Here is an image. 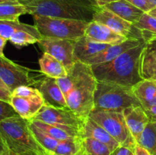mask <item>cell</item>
I'll list each match as a JSON object with an SVG mask.
<instances>
[{
	"mask_svg": "<svg viewBox=\"0 0 156 155\" xmlns=\"http://www.w3.org/2000/svg\"><path fill=\"white\" fill-rule=\"evenodd\" d=\"M144 46L145 41L111 62L91 66L96 80L129 87L143 80L140 74V59Z\"/></svg>",
	"mask_w": 156,
	"mask_h": 155,
	"instance_id": "obj_1",
	"label": "cell"
},
{
	"mask_svg": "<svg viewBox=\"0 0 156 155\" xmlns=\"http://www.w3.org/2000/svg\"><path fill=\"white\" fill-rule=\"evenodd\" d=\"M27 14L77 20L90 23L98 9L94 0H31L26 3Z\"/></svg>",
	"mask_w": 156,
	"mask_h": 155,
	"instance_id": "obj_2",
	"label": "cell"
},
{
	"mask_svg": "<svg viewBox=\"0 0 156 155\" xmlns=\"http://www.w3.org/2000/svg\"><path fill=\"white\" fill-rule=\"evenodd\" d=\"M69 72L73 77V87L66 97L69 109L83 118H88L94 109L97 80L91 66L80 61H77Z\"/></svg>",
	"mask_w": 156,
	"mask_h": 155,
	"instance_id": "obj_3",
	"label": "cell"
},
{
	"mask_svg": "<svg viewBox=\"0 0 156 155\" xmlns=\"http://www.w3.org/2000/svg\"><path fill=\"white\" fill-rule=\"evenodd\" d=\"M0 135L13 155H50L35 139L28 121L19 115L0 121Z\"/></svg>",
	"mask_w": 156,
	"mask_h": 155,
	"instance_id": "obj_4",
	"label": "cell"
},
{
	"mask_svg": "<svg viewBox=\"0 0 156 155\" xmlns=\"http://www.w3.org/2000/svg\"><path fill=\"white\" fill-rule=\"evenodd\" d=\"M133 106H142L134 94L133 87L98 81L94 93V109L123 112Z\"/></svg>",
	"mask_w": 156,
	"mask_h": 155,
	"instance_id": "obj_5",
	"label": "cell"
},
{
	"mask_svg": "<svg viewBox=\"0 0 156 155\" xmlns=\"http://www.w3.org/2000/svg\"><path fill=\"white\" fill-rule=\"evenodd\" d=\"M34 25L42 37L66 39L76 41L83 36L88 22L77 20L33 15Z\"/></svg>",
	"mask_w": 156,
	"mask_h": 155,
	"instance_id": "obj_6",
	"label": "cell"
},
{
	"mask_svg": "<svg viewBox=\"0 0 156 155\" xmlns=\"http://www.w3.org/2000/svg\"><path fill=\"white\" fill-rule=\"evenodd\" d=\"M88 117L104 128L120 145L133 150L137 143L129 132L123 112L94 109Z\"/></svg>",
	"mask_w": 156,
	"mask_h": 155,
	"instance_id": "obj_7",
	"label": "cell"
},
{
	"mask_svg": "<svg viewBox=\"0 0 156 155\" xmlns=\"http://www.w3.org/2000/svg\"><path fill=\"white\" fill-rule=\"evenodd\" d=\"M87 118H83L69 109H60L44 105L35 120L44 122L61 128L76 138H82V132Z\"/></svg>",
	"mask_w": 156,
	"mask_h": 155,
	"instance_id": "obj_8",
	"label": "cell"
},
{
	"mask_svg": "<svg viewBox=\"0 0 156 155\" xmlns=\"http://www.w3.org/2000/svg\"><path fill=\"white\" fill-rule=\"evenodd\" d=\"M44 53L62 62L67 73L73 68L77 59L74 55L75 41L66 39L43 37L37 43Z\"/></svg>",
	"mask_w": 156,
	"mask_h": 155,
	"instance_id": "obj_9",
	"label": "cell"
},
{
	"mask_svg": "<svg viewBox=\"0 0 156 155\" xmlns=\"http://www.w3.org/2000/svg\"><path fill=\"white\" fill-rule=\"evenodd\" d=\"M30 69L18 65L5 56H0V79L11 92L19 86H34Z\"/></svg>",
	"mask_w": 156,
	"mask_h": 155,
	"instance_id": "obj_10",
	"label": "cell"
},
{
	"mask_svg": "<svg viewBox=\"0 0 156 155\" xmlns=\"http://www.w3.org/2000/svg\"><path fill=\"white\" fill-rule=\"evenodd\" d=\"M93 21L107 26L114 32L126 36L128 39H143L141 30L105 7H100L97 9L93 16Z\"/></svg>",
	"mask_w": 156,
	"mask_h": 155,
	"instance_id": "obj_11",
	"label": "cell"
},
{
	"mask_svg": "<svg viewBox=\"0 0 156 155\" xmlns=\"http://www.w3.org/2000/svg\"><path fill=\"white\" fill-rule=\"evenodd\" d=\"M142 33L145 46L140 59V74L142 79L156 83V34Z\"/></svg>",
	"mask_w": 156,
	"mask_h": 155,
	"instance_id": "obj_12",
	"label": "cell"
},
{
	"mask_svg": "<svg viewBox=\"0 0 156 155\" xmlns=\"http://www.w3.org/2000/svg\"><path fill=\"white\" fill-rule=\"evenodd\" d=\"M34 87L39 90L45 105L60 109H69L65 96L57 84L56 79L47 77L36 81Z\"/></svg>",
	"mask_w": 156,
	"mask_h": 155,
	"instance_id": "obj_13",
	"label": "cell"
},
{
	"mask_svg": "<svg viewBox=\"0 0 156 155\" xmlns=\"http://www.w3.org/2000/svg\"><path fill=\"white\" fill-rule=\"evenodd\" d=\"M129 132L138 143L143 131L150 122L146 109L142 106H133L123 111Z\"/></svg>",
	"mask_w": 156,
	"mask_h": 155,
	"instance_id": "obj_14",
	"label": "cell"
},
{
	"mask_svg": "<svg viewBox=\"0 0 156 155\" xmlns=\"http://www.w3.org/2000/svg\"><path fill=\"white\" fill-rule=\"evenodd\" d=\"M144 41V39L129 38V39H127L123 43H122L110 46L108 48L105 49V50L98 53L97 55L94 56L93 57L90 58L85 63L90 65V66H92V65H101V64L111 62L114 59H115L116 58L118 57L119 56L123 54L126 50L140 45Z\"/></svg>",
	"mask_w": 156,
	"mask_h": 155,
	"instance_id": "obj_15",
	"label": "cell"
},
{
	"mask_svg": "<svg viewBox=\"0 0 156 155\" xmlns=\"http://www.w3.org/2000/svg\"><path fill=\"white\" fill-rule=\"evenodd\" d=\"M85 36L96 42L109 45H117L128 39L126 36L114 32L107 26L93 21L88 23Z\"/></svg>",
	"mask_w": 156,
	"mask_h": 155,
	"instance_id": "obj_16",
	"label": "cell"
},
{
	"mask_svg": "<svg viewBox=\"0 0 156 155\" xmlns=\"http://www.w3.org/2000/svg\"><path fill=\"white\" fill-rule=\"evenodd\" d=\"M10 103L19 116L27 121L33 119L45 105L42 96L27 98L12 95Z\"/></svg>",
	"mask_w": 156,
	"mask_h": 155,
	"instance_id": "obj_17",
	"label": "cell"
},
{
	"mask_svg": "<svg viewBox=\"0 0 156 155\" xmlns=\"http://www.w3.org/2000/svg\"><path fill=\"white\" fill-rule=\"evenodd\" d=\"M82 138H91L107 144L111 151L120 145L104 128L88 117L85 120L82 132Z\"/></svg>",
	"mask_w": 156,
	"mask_h": 155,
	"instance_id": "obj_18",
	"label": "cell"
},
{
	"mask_svg": "<svg viewBox=\"0 0 156 155\" xmlns=\"http://www.w3.org/2000/svg\"><path fill=\"white\" fill-rule=\"evenodd\" d=\"M110 46L112 45L96 42L83 36L78 40L75 41L74 55L77 61L85 63L90 58L108 48Z\"/></svg>",
	"mask_w": 156,
	"mask_h": 155,
	"instance_id": "obj_19",
	"label": "cell"
},
{
	"mask_svg": "<svg viewBox=\"0 0 156 155\" xmlns=\"http://www.w3.org/2000/svg\"><path fill=\"white\" fill-rule=\"evenodd\" d=\"M104 7L133 24H135L145 13L126 0H117L106 5Z\"/></svg>",
	"mask_w": 156,
	"mask_h": 155,
	"instance_id": "obj_20",
	"label": "cell"
},
{
	"mask_svg": "<svg viewBox=\"0 0 156 155\" xmlns=\"http://www.w3.org/2000/svg\"><path fill=\"white\" fill-rule=\"evenodd\" d=\"M41 72L47 77L58 79L66 77L68 73L62 62L49 53H44L39 59Z\"/></svg>",
	"mask_w": 156,
	"mask_h": 155,
	"instance_id": "obj_21",
	"label": "cell"
},
{
	"mask_svg": "<svg viewBox=\"0 0 156 155\" xmlns=\"http://www.w3.org/2000/svg\"><path fill=\"white\" fill-rule=\"evenodd\" d=\"M19 30H24L34 35L41 40L42 36L35 25L24 24L19 20H5L0 21V36L9 40L11 36Z\"/></svg>",
	"mask_w": 156,
	"mask_h": 155,
	"instance_id": "obj_22",
	"label": "cell"
},
{
	"mask_svg": "<svg viewBox=\"0 0 156 155\" xmlns=\"http://www.w3.org/2000/svg\"><path fill=\"white\" fill-rule=\"evenodd\" d=\"M133 91L143 106L156 95V83L152 81L143 79L133 86Z\"/></svg>",
	"mask_w": 156,
	"mask_h": 155,
	"instance_id": "obj_23",
	"label": "cell"
},
{
	"mask_svg": "<svg viewBox=\"0 0 156 155\" xmlns=\"http://www.w3.org/2000/svg\"><path fill=\"white\" fill-rule=\"evenodd\" d=\"M85 153L82 146V138L60 141L52 155H79Z\"/></svg>",
	"mask_w": 156,
	"mask_h": 155,
	"instance_id": "obj_24",
	"label": "cell"
},
{
	"mask_svg": "<svg viewBox=\"0 0 156 155\" xmlns=\"http://www.w3.org/2000/svg\"><path fill=\"white\" fill-rule=\"evenodd\" d=\"M27 14L25 5L20 2L0 3V21L18 20L22 15Z\"/></svg>",
	"mask_w": 156,
	"mask_h": 155,
	"instance_id": "obj_25",
	"label": "cell"
},
{
	"mask_svg": "<svg viewBox=\"0 0 156 155\" xmlns=\"http://www.w3.org/2000/svg\"><path fill=\"white\" fill-rule=\"evenodd\" d=\"M28 122L29 128H30V131H31L32 134H33L34 137L37 140V141L39 143L41 147H44V150L49 154H53L55 149L57 147L58 144H59V142L60 141H58V140L50 137V135H48L45 132H44L41 129H38L37 126H35L31 122L28 121Z\"/></svg>",
	"mask_w": 156,
	"mask_h": 155,
	"instance_id": "obj_26",
	"label": "cell"
},
{
	"mask_svg": "<svg viewBox=\"0 0 156 155\" xmlns=\"http://www.w3.org/2000/svg\"><path fill=\"white\" fill-rule=\"evenodd\" d=\"M35 126L45 132L50 137L53 138L58 140V141H64V140H69V139H73V138H77L76 137H73L68 132H66L65 130L62 129L61 128L57 127L53 125L48 124V123L44 122L39 121V120L32 119L30 120Z\"/></svg>",
	"mask_w": 156,
	"mask_h": 155,
	"instance_id": "obj_27",
	"label": "cell"
},
{
	"mask_svg": "<svg viewBox=\"0 0 156 155\" xmlns=\"http://www.w3.org/2000/svg\"><path fill=\"white\" fill-rule=\"evenodd\" d=\"M137 144L146 148L152 155H156V129L151 121L146 126Z\"/></svg>",
	"mask_w": 156,
	"mask_h": 155,
	"instance_id": "obj_28",
	"label": "cell"
},
{
	"mask_svg": "<svg viewBox=\"0 0 156 155\" xmlns=\"http://www.w3.org/2000/svg\"><path fill=\"white\" fill-rule=\"evenodd\" d=\"M82 146L87 155H110L111 153L107 144L91 138H82Z\"/></svg>",
	"mask_w": 156,
	"mask_h": 155,
	"instance_id": "obj_29",
	"label": "cell"
},
{
	"mask_svg": "<svg viewBox=\"0 0 156 155\" xmlns=\"http://www.w3.org/2000/svg\"><path fill=\"white\" fill-rule=\"evenodd\" d=\"M40 40L37 37L24 30H19L14 33L9 39V41L17 47H22L38 43Z\"/></svg>",
	"mask_w": 156,
	"mask_h": 155,
	"instance_id": "obj_30",
	"label": "cell"
},
{
	"mask_svg": "<svg viewBox=\"0 0 156 155\" xmlns=\"http://www.w3.org/2000/svg\"><path fill=\"white\" fill-rule=\"evenodd\" d=\"M133 25L141 31L156 34V18L149 13L143 14Z\"/></svg>",
	"mask_w": 156,
	"mask_h": 155,
	"instance_id": "obj_31",
	"label": "cell"
},
{
	"mask_svg": "<svg viewBox=\"0 0 156 155\" xmlns=\"http://www.w3.org/2000/svg\"><path fill=\"white\" fill-rule=\"evenodd\" d=\"M12 96H16V97H35L42 96L40 93L39 90L36 88H33L32 86H19L15 88L12 92Z\"/></svg>",
	"mask_w": 156,
	"mask_h": 155,
	"instance_id": "obj_32",
	"label": "cell"
},
{
	"mask_svg": "<svg viewBox=\"0 0 156 155\" xmlns=\"http://www.w3.org/2000/svg\"><path fill=\"white\" fill-rule=\"evenodd\" d=\"M18 115L10 103L0 100V121Z\"/></svg>",
	"mask_w": 156,
	"mask_h": 155,
	"instance_id": "obj_33",
	"label": "cell"
},
{
	"mask_svg": "<svg viewBox=\"0 0 156 155\" xmlns=\"http://www.w3.org/2000/svg\"><path fill=\"white\" fill-rule=\"evenodd\" d=\"M126 1L133 5L134 6L140 9L145 13H148L156 7L155 5L149 0H126Z\"/></svg>",
	"mask_w": 156,
	"mask_h": 155,
	"instance_id": "obj_34",
	"label": "cell"
},
{
	"mask_svg": "<svg viewBox=\"0 0 156 155\" xmlns=\"http://www.w3.org/2000/svg\"><path fill=\"white\" fill-rule=\"evenodd\" d=\"M110 155H134V151L129 147L120 145L111 151Z\"/></svg>",
	"mask_w": 156,
	"mask_h": 155,
	"instance_id": "obj_35",
	"label": "cell"
},
{
	"mask_svg": "<svg viewBox=\"0 0 156 155\" xmlns=\"http://www.w3.org/2000/svg\"><path fill=\"white\" fill-rule=\"evenodd\" d=\"M11 97H12V92L11 91L0 88V100L10 103Z\"/></svg>",
	"mask_w": 156,
	"mask_h": 155,
	"instance_id": "obj_36",
	"label": "cell"
},
{
	"mask_svg": "<svg viewBox=\"0 0 156 155\" xmlns=\"http://www.w3.org/2000/svg\"><path fill=\"white\" fill-rule=\"evenodd\" d=\"M134 155H152L146 148L142 147L140 144H136L135 147L133 149Z\"/></svg>",
	"mask_w": 156,
	"mask_h": 155,
	"instance_id": "obj_37",
	"label": "cell"
},
{
	"mask_svg": "<svg viewBox=\"0 0 156 155\" xmlns=\"http://www.w3.org/2000/svg\"><path fill=\"white\" fill-rule=\"evenodd\" d=\"M8 40L0 36V56H5L4 55V48L6 45Z\"/></svg>",
	"mask_w": 156,
	"mask_h": 155,
	"instance_id": "obj_38",
	"label": "cell"
},
{
	"mask_svg": "<svg viewBox=\"0 0 156 155\" xmlns=\"http://www.w3.org/2000/svg\"><path fill=\"white\" fill-rule=\"evenodd\" d=\"M8 150H9V148H8L7 145H6L5 142L4 141L3 138H2V136L0 135V154L8 151Z\"/></svg>",
	"mask_w": 156,
	"mask_h": 155,
	"instance_id": "obj_39",
	"label": "cell"
},
{
	"mask_svg": "<svg viewBox=\"0 0 156 155\" xmlns=\"http://www.w3.org/2000/svg\"><path fill=\"white\" fill-rule=\"evenodd\" d=\"M94 1H95L96 3H97L98 6L100 8V7H104V6H105L106 5L113 2L117 1V0H94Z\"/></svg>",
	"mask_w": 156,
	"mask_h": 155,
	"instance_id": "obj_40",
	"label": "cell"
},
{
	"mask_svg": "<svg viewBox=\"0 0 156 155\" xmlns=\"http://www.w3.org/2000/svg\"><path fill=\"white\" fill-rule=\"evenodd\" d=\"M153 106H156V95L155 96V97H154L152 100H151L150 101L148 102L147 103H146V104H145L143 107L145 109H149V108H151V107H153Z\"/></svg>",
	"mask_w": 156,
	"mask_h": 155,
	"instance_id": "obj_41",
	"label": "cell"
},
{
	"mask_svg": "<svg viewBox=\"0 0 156 155\" xmlns=\"http://www.w3.org/2000/svg\"><path fill=\"white\" fill-rule=\"evenodd\" d=\"M31 1V0H0V3L3 2H20L23 5H25L28 2Z\"/></svg>",
	"mask_w": 156,
	"mask_h": 155,
	"instance_id": "obj_42",
	"label": "cell"
},
{
	"mask_svg": "<svg viewBox=\"0 0 156 155\" xmlns=\"http://www.w3.org/2000/svg\"><path fill=\"white\" fill-rule=\"evenodd\" d=\"M147 114H148V116H149V119H150V121L152 122V123H153L154 126H155V127L156 129V115H152V114L149 113V112H147Z\"/></svg>",
	"mask_w": 156,
	"mask_h": 155,
	"instance_id": "obj_43",
	"label": "cell"
},
{
	"mask_svg": "<svg viewBox=\"0 0 156 155\" xmlns=\"http://www.w3.org/2000/svg\"><path fill=\"white\" fill-rule=\"evenodd\" d=\"M146 111L147 112H149V113L156 115V106H153V107H151L149 109H146Z\"/></svg>",
	"mask_w": 156,
	"mask_h": 155,
	"instance_id": "obj_44",
	"label": "cell"
},
{
	"mask_svg": "<svg viewBox=\"0 0 156 155\" xmlns=\"http://www.w3.org/2000/svg\"><path fill=\"white\" fill-rule=\"evenodd\" d=\"M0 88H2V89H5V90H8V91H9V88H7V86H6L5 84L4 83H3L2 81L0 79Z\"/></svg>",
	"mask_w": 156,
	"mask_h": 155,
	"instance_id": "obj_45",
	"label": "cell"
},
{
	"mask_svg": "<svg viewBox=\"0 0 156 155\" xmlns=\"http://www.w3.org/2000/svg\"><path fill=\"white\" fill-rule=\"evenodd\" d=\"M148 13H149L150 15H152V16L155 17V18H156V7L154 8V9H152V10H151L150 12H148Z\"/></svg>",
	"mask_w": 156,
	"mask_h": 155,
	"instance_id": "obj_46",
	"label": "cell"
},
{
	"mask_svg": "<svg viewBox=\"0 0 156 155\" xmlns=\"http://www.w3.org/2000/svg\"><path fill=\"white\" fill-rule=\"evenodd\" d=\"M0 155H13V154H12V153H11L10 150H8V151L5 152V153H1V154H0Z\"/></svg>",
	"mask_w": 156,
	"mask_h": 155,
	"instance_id": "obj_47",
	"label": "cell"
},
{
	"mask_svg": "<svg viewBox=\"0 0 156 155\" xmlns=\"http://www.w3.org/2000/svg\"><path fill=\"white\" fill-rule=\"evenodd\" d=\"M149 1L152 2L153 3V4H155V5H156V0H149Z\"/></svg>",
	"mask_w": 156,
	"mask_h": 155,
	"instance_id": "obj_48",
	"label": "cell"
},
{
	"mask_svg": "<svg viewBox=\"0 0 156 155\" xmlns=\"http://www.w3.org/2000/svg\"><path fill=\"white\" fill-rule=\"evenodd\" d=\"M79 155H86V153H82V154H79Z\"/></svg>",
	"mask_w": 156,
	"mask_h": 155,
	"instance_id": "obj_49",
	"label": "cell"
},
{
	"mask_svg": "<svg viewBox=\"0 0 156 155\" xmlns=\"http://www.w3.org/2000/svg\"><path fill=\"white\" fill-rule=\"evenodd\" d=\"M86 155H87V154H86Z\"/></svg>",
	"mask_w": 156,
	"mask_h": 155,
	"instance_id": "obj_50",
	"label": "cell"
}]
</instances>
